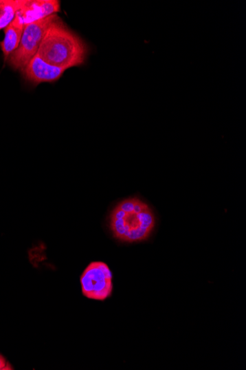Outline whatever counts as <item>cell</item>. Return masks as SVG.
Wrapping results in <instances>:
<instances>
[{
    "mask_svg": "<svg viewBox=\"0 0 246 370\" xmlns=\"http://www.w3.org/2000/svg\"><path fill=\"white\" fill-rule=\"evenodd\" d=\"M88 54L87 44L60 17L47 30L36 54L48 64L67 70L83 65Z\"/></svg>",
    "mask_w": 246,
    "mask_h": 370,
    "instance_id": "cell-1",
    "label": "cell"
},
{
    "mask_svg": "<svg viewBox=\"0 0 246 370\" xmlns=\"http://www.w3.org/2000/svg\"><path fill=\"white\" fill-rule=\"evenodd\" d=\"M156 218L149 205L138 198L119 203L109 216V227L114 238L122 243L148 240L155 228Z\"/></svg>",
    "mask_w": 246,
    "mask_h": 370,
    "instance_id": "cell-2",
    "label": "cell"
},
{
    "mask_svg": "<svg viewBox=\"0 0 246 370\" xmlns=\"http://www.w3.org/2000/svg\"><path fill=\"white\" fill-rule=\"evenodd\" d=\"M59 18L56 14L27 25L19 47L6 61L9 66L22 71L37 54L48 28Z\"/></svg>",
    "mask_w": 246,
    "mask_h": 370,
    "instance_id": "cell-3",
    "label": "cell"
},
{
    "mask_svg": "<svg viewBox=\"0 0 246 370\" xmlns=\"http://www.w3.org/2000/svg\"><path fill=\"white\" fill-rule=\"evenodd\" d=\"M112 273L105 263L92 262L80 276L82 293L88 299L104 301L112 294Z\"/></svg>",
    "mask_w": 246,
    "mask_h": 370,
    "instance_id": "cell-4",
    "label": "cell"
},
{
    "mask_svg": "<svg viewBox=\"0 0 246 370\" xmlns=\"http://www.w3.org/2000/svg\"><path fill=\"white\" fill-rule=\"evenodd\" d=\"M60 3L58 0H24L16 14L25 27L60 12Z\"/></svg>",
    "mask_w": 246,
    "mask_h": 370,
    "instance_id": "cell-5",
    "label": "cell"
},
{
    "mask_svg": "<svg viewBox=\"0 0 246 370\" xmlns=\"http://www.w3.org/2000/svg\"><path fill=\"white\" fill-rule=\"evenodd\" d=\"M65 69L51 65L38 54L30 60L21 71L24 78L34 85L45 82H55L63 76Z\"/></svg>",
    "mask_w": 246,
    "mask_h": 370,
    "instance_id": "cell-6",
    "label": "cell"
},
{
    "mask_svg": "<svg viewBox=\"0 0 246 370\" xmlns=\"http://www.w3.org/2000/svg\"><path fill=\"white\" fill-rule=\"evenodd\" d=\"M24 28L25 25L15 17L13 21L4 29L5 37L0 43V47L5 61L21 42Z\"/></svg>",
    "mask_w": 246,
    "mask_h": 370,
    "instance_id": "cell-7",
    "label": "cell"
},
{
    "mask_svg": "<svg viewBox=\"0 0 246 370\" xmlns=\"http://www.w3.org/2000/svg\"><path fill=\"white\" fill-rule=\"evenodd\" d=\"M24 0H0V30L11 23Z\"/></svg>",
    "mask_w": 246,
    "mask_h": 370,
    "instance_id": "cell-8",
    "label": "cell"
},
{
    "mask_svg": "<svg viewBox=\"0 0 246 370\" xmlns=\"http://www.w3.org/2000/svg\"><path fill=\"white\" fill-rule=\"evenodd\" d=\"M5 369H7V363L5 360L2 356H0V370Z\"/></svg>",
    "mask_w": 246,
    "mask_h": 370,
    "instance_id": "cell-9",
    "label": "cell"
}]
</instances>
